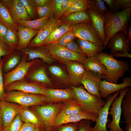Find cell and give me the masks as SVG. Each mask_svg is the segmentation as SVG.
<instances>
[{
    "instance_id": "obj_20",
    "label": "cell",
    "mask_w": 131,
    "mask_h": 131,
    "mask_svg": "<svg viewBox=\"0 0 131 131\" xmlns=\"http://www.w3.org/2000/svg\"><path fill=\"white\" fill-rule=\"evenodd\" d=\"M123 82L117 84L110 82L104 79L101 81L99 92L102 98H105L112 93L131 86V78L126 77L123 80Z\"/></svg>"
},
{
    "instance_id": "obj_14",
    "label": "cell",
    "mask_w": 131,
    "mask_h": 131,
    "mask_svg": "<svg viewBox=\"0 0 131 131\" xmlns=\"http://www.w3.org/2000/svg\"><path fill=\"white\" fill-rule=\"evenodd\" d=\"M98 115L83 112L79 114L68 115L58 114L53 122L52 127H56L68 123H77L84 119L96 122Z\"/></svg>"
},
{
    "instance_id": "obj_54",
    "label": "cell",
    "mask_w": 131,
    "mask_h": 131,
    "mask_svg": "<svg viewBox=\"0 0 131 131\" xmlns=\"http://www.w3.org/2000/svg\"><path fill=\"white\" fill-rule=\"evenodd\" d=\"M113 57H125L131 58V54L127 51L122 53H117L112 55Z\"/></svg>"
},
{
    "instance_id": "obj_16",
    "label": "cell",
    "mask_w": 131,
    "mask_h": 131,
    "mask_svg": "<svg viewBox=\"0 0 131 131\" xmlns=\"http://www.w3.org/2000/svg\"><path fill=\"white\" fill-rule=\"evenodd\" d=\"M107 48L111 50L110 54L112 55L117 53L130 51V45L126 40V35L123 31L119 32L114 35L110 39L107 44Z\"/></svg>"
},
{
    "instance_id": "obj_55",
    "label": "cell",
    "mask_w": 131,
    "mask_h": 131,
    "mask_svg": "<svg viewBox=\"0 0 131 131\" xmlns=\"http://www.w3.org/2000/svg\"><path fill=\"white\" fill-rule=\"evenodd\" d=\"M104 2H106L109 6L111 10L115 9V0H103Z\"/></svg>"
},
{
    "instance_id": "obj_28",
    "label": "cell",
    "mask_w": 131,
    "mask_h": 131,
    "mask_svg": "<svg viewBox=\"0 0 131 131\" xmlns=\"http://www.w3.org/2000/svg\"><path fill=\"white\" fill-rule=\"evenodd\" d=\"M72 29L70 24H64L55 29L42 43L43 46L48 44L56 42L66 32Z\"/></svg>"
},
{
    "instance_id": "obj_60",
    "label": "cell",
    "mask_w": 131,
    "mask_h": 131,
    "mask_svg": "<svg viewBox=\"0 0 131 131\" xmlns=\"http://www.w3.org/2000/svg\"><path fill=\"white\" fill-rule=\"evenodd\" d=\"M51 128H49L47 129H46L44 128L43 131H51Z\"/></svg>"
},
{
    "instance_id": "obj_24",
    "label": "cell",
    "mask_w": 131,
    "mask_h": 131,
    "mask_svg": "<svg viewBox=\"0 0 131 131\" xmlns=\"http://www.w3.org/2000/svg\"><path fill=\"white\" fill-rule=\"evenodd\" d=\"M60 20L64 24L68 23L72 25L82 23L91 22L90 18L87 10L71 13L62 16Z\"/></svg>"
},
{
    "instance_id": "obj_62",
    "label": "cell",
    "mask_w": 131,
    "mask_h": 131,
    "mask_svg": "<svg viewBox=\"0 0 131 131\" xmlns=\"http://www.w3.org/2000/svg\"><path fill=\"white\" fill-rule=\"evenodd\" d=\"M1 61L0 60V64H1Z\"/></svg>"
},
{
    "instance_id": "obj_48",
    "label": "cell",
    "mask_w": 131,
    "mask_h": 131,
    "mask_svg": "<svg viewBox=\"0 0 131 131\" xmlns=\"http://www.w3.org/2000/svg\"><path fill=\"white\" fill-rule=\"evenodd\" d=\"M12 50L3 41L0 40V60L2 57L9 54Z\"/></svg>"
},
{
    "instance_id": "obj_35",
    "label": "cell",
    "mask_w": 131,
    "mask_h": 131,
    "mask_svg": "<svg viewBox=\"0 0 131 131\" xmlns=\"http://www.w3.org/2000/svg\"><path fill=\"white\" fill-rule=\"evenodd\" d=\"M25 9L31 20L38 19L37 13V7L34 0H19Z\"/></svg>"
},
{
    "instance_id": "obj_19",
    "label": "cell",
    "mask_w": 131,
    "mask_h": 131,
    "mask_svg": "<svg viewBox=\"0 0 131 131\" xmlns=\"http://www.w3.org/2000/svg\"><path fill=\"white\" fill-rule=\"evenodd\" d=\"M69 75L70 83L77 86L80 82L86 69L83 64L76 61H68L64 62Z\"/></svg>"
},
{
    "instance_id": "obj_38",
    "label": "cell",
    "mask_w": 131,
    "mask_h": 131,
    "mask_svg": "<svg viewBox=\"0 0 131 131\" xmlns=\"http://www.w3.org/2000/svg\"><path fill=\"white\" fill-rule=\"evenodd\" d=\"M53 8L51 2L48 4L41 7H37L36 13L38 18L44 17L51 18L54 16Z\"/></svg>"
},
{
    "instance_id": "obj_40",
    "label": "cell",
    "mask_w": 131,
    "mask_h": 131,
    "mask_svg": "<svg viewBox=\"0 0 131 131\" xmlns=\"http://www.w3.org/2000/svg\"><path fill=\"white\" fill-rule=\"evenodd\" d=\"M76 38L71 29L66 32L56 42L62 46L65 47L68 43L74 40Z\"/></svg>"
},
{
    "instance_id": "obj_31",
    "label": "cell",
    "mask_w": 131,
    "mask_h": 131,
    "mask_svg": "<svg viewBox=\"0 0 131 131\" xmlns=\"http://www.w3.org/2000/svg\"><path fill=\"white\" fill-rule=\"evenodd\" d=\"M51 18L44 17L29 20H20L17 24L18 25L25 26L39 31L49 21Z\"/></svg>"
},
{
    "instance_id": "obj_17",
    "label": "cell",
    "mask_w": 131,
    "mask_h": 131,
    "mask_svg": "<svg viewBox=\"0 0 131 131\" xmlns=\"http://www.w3.org/2000/svg\"><path fill=\"white\" fill-rule=\"evenodd\" d=\"M45 88L35 84L22 81L14 82L4 87V89L8 91H19L26 93L44 95H45Z\"/></svg>"
},
{
    "instance_id": "obj_36",
    "label": "cell",
    "mask_w": 131,
    "mask_h": 131,
    "mask_svg": "<svg viewBox=\"0 0 131 131\" xmlns=\"http://www.w3.org/2000/svg\"><path fill=\"white\" fill-rule=\"evenodd\" d=\"M3 41L12 50L16 45L18 46V38L17 33L8 28Z\"/></svg>"
},
{
    "instance_id": "obj_12",
    "label": "cell",
    "mask_w": 131,
    "mask_h": 131,
    "mask_svg": "<svg viewBox=\"0 0 131 131\" xmlns=\"http://www.w3.org/2000/svg\"><path fill=\"white\" fill-rule=\"evenodd\" d=\"M119 93L120 91H117L113 95H110L106 98L105 104L98 112L96 124L93 127V131H107V125L109 109L113 101Z\"/></svg>"
},
{
    "instance_id": "obj_45",
    "label": "cell",
    "mask_w": 131,
    "mask_h": 131,
    "mask_svg": "<svg viewBox=\"0 0 131 131\" xmlns=\"http://www.w3.org/2000/svg\"><path fill=\"white\" fill-rule=\"evenodd\" d=\"M91 121L84 119L79 122V126L77 131H93V127L91 126Z\"/></svg>"
},
{
    "instance_id": "obj_18",
    "label": "cell",
    "mask_w": 131,
    "mask_h": 131,
    "mask_svg": "<svg viewBox=\"0 0 131 131\" xmlns=\"http://www.w3.org/2000/svg\"><path fill=\"white\" fill-rule=\"evenodd\" d=\"M45 93L51 102L76 100L74 92L71 88L59 89L45 88Z\"/></svg>"
},
{
    "instance_id": "obj_42",
    "label": "cell",
    "mask_w": 131,
    "mask_h": 131,
    "mask_svg": "<svg viewBox=\"0 0 131 131\" xmlns=\"http://www.w3.org/2000/svg\"><path fill=\"white\" fill-rule=\"evenodd\" d=\"M23 124L19 114L12 120L5 131H19Z\"/></svg>"
},
{
    "instance_id": "obj_27",
    "label": "cell",
    "mask_w": 131,
    "mask_h": 131,
    "mask_svg": "<svg viewBox=\"0 0 131 131\" xmlns=\"http://www.w3.org/2000/svg\"><path fill=\"white\" fill-rule=\"evenodd\" d=\"M19 114L22 121L25 123L32 124L39 127L43 126L35 113L27 107L21 106Z\"/></svg>"
},
{
    "instance_id": "obj_46",
    "label": "cell",
    "mask_w": 131,
    "mask_h": 131,
    "mask_svg": "<svg viewBox=\"0 0 131 131\" xmlns=\"http://www.w3.org/2000/svg\"><path fill=\"white\" fill-rule=\"evenodd\" d=\"M115 9L120 8L125 9L131 7V0H115Z\"/></svg>"
},
{
    "instance_id": "obj_33",
    "label": "cell",
    "mask_w": 131,
    "mask_h": 131,
    "mask_svg": "<svg viewBox=\"0 0 131 131\" xmlns=\"http://www.w3.org/2000/svg\"><path fill=\"white\" fill-rule=\"evenodd\" d=\"M28 79L42 83L50 84L52 82L47 75L45 69L41 67L37 69L29 76Z\"/></svg>"
},
{
    "instance_id": "obj_1",
    "label": "cell",
    "mask_w": 131,
    "mask_h": 131,
    "mask_svg": "<svg viewBox=\"0 0 131 131\" xmlns=\"http://www.w3.org/2000/svg\"><path fill=\"white\" fill-rule=\"evenodd\" d=\"M131 13V7L112 13L107 10L105 13L104 33L105 39L103 43L104 49L111 38L118 32L123 31L127 38V31Z\"/></svg>"
},
{
    "instance_id": "obj_6",
    "label": "cell",
    "mask_w": 131,
    "mask_h": 131,
    "mask_svg": "<svg viewBox=\"0 0 131 131\" xmlns=\"http://www.w3.org/2000/svg\"><path fill=\"white\" fill-rule=\"evenodd\" d=\"M62 105L61 103H49L36 106L34 109L35 113L45 128L52 127Z\"/></svg>"
},
{
    "instance_id": "obj_7",
    "label": "cell",
    "mask_w": 131,
    "mask_h": 131,
    "mask_svg": "<svg viewBox=\"0 0 131 131\" xmlns=\"http://www.w3.org/2000/svg\"><path fill=\"white\" fill-rule=\"evenodd\" d=\"M130 89L127 87L120 90L119 97L116 98L111 104L108 114V115H111L112 120L107 125V128L109 129V131H125L120 125L122 112L121 104L125 95Z\"/></svg>"
},
{
    "instance_id": "obj_8",
    "label": "cell",
    "mask_w": 131,
    "mask_h": 131,
    "mask_svg": "<svg viewBox=\"0 0 131 131\" xmlns=\"http://www.w3.org/2000/svg\"><path fill=\"white\" fill-rule=\"evenodd\" d=\"M72 29L77 38L96 43L103 48V43L91 22L82 23L73 25Z\"/></svg>"
},
{
    "instance_id": "obj_41",
    "label": "cell",
    "mask_w": 131,
    "mask_h": 131,
    "mask_svg": "<svg viewBox=\"0 0 131 131\" xmlns=\"http://www.w3.org/2000/svg\"><path fill=\"white\" fill-rule=\"evenodd\" d=\"M80 122L64 124L56 127H52L51 131H77Z\"/></svg>"
},
{
    "instance_id": "obj_25",
    "label": "cell",
    "mask_w": 131,
    "mask_h": 131,
    "mask_svg": "<svg viewBox=\"0 0 131 131\" xmlns=\"http://www.w3.org/2000/svg\"><path fill=\"white\" fill-rule=\"evenodd\" d=\"M78 46L87 58L96 56L104 48L99 45L90 41L77 38Z\"/></svg>"
},
{
    "instance_id": "obj_23",
    "label": "cell",
    "mask_w": 131,
    "mask_h": 131,
    "mask_svg": "<svg viewBox=\"0 0 131 131\" xmlns=\"http://www.w3.org/2000/svg\"><path fill=\"white\" fill-rule=\"evenodd\" d=\"M87 11L90 18L93 26L98 33L103 43L105 39L104 33L105 22V16L90 8H88Z\"/></svg>"
},
{
    "instance_id": "obj_11",
    "label": "cell",
    "mask_w": 131,
    "mask_h": 131,
    "mask_svg": "<svg viewBox=\"0 0 131 131\" xmlns=\"http://www.w3.org/2000/svg\"><path fill=\"white\" fill-rule=\"evenodd\" d=\"M103 75L86 70L80 83L90 93L102 98L99 92L100 84Z\"/></svg>"
},
{
    "instance_id": "obj_34",
    "label": "cell",
    "mask_w": 131,
    "mask_h": 131,
    "mask_svg": "<svg viewBox=\"0 0 131 131\" xmlns=\"http://www.w3.org/2000/svg\"><path fill=\"white\" fill-rule=\"evenodd\" d=\"M49 69L54 76L62 82L67 83H70L69 76L60 67L53 65L49 66Z\"/></svg>"
},
{
    "instance_id": "obj_43",
    "label": "cell",
    "mask_w": 131,
    "mask_h": 131,
    "mask_svg": "<svg viewBox=\"0 0 131 131\" xmlns=\"http://www.w3.org/2000/svg\"><path fill=\"white\" fill-rule=\"evenodd\" d=\"M63 0H52L53 15L55 18L59 19L61 17L62 3Z\"/></svg>"
},
{
    "instance_id": "obj_5",
    "label": "cell",
    "mask_w": 131,
    "mask_h": 131,
    "mask_svg": "<svg viewBox=\"0 0 131 131\" xmlns=\"http://www.w3.org/2000/svg\"><path fill=\"white\" fill-rule=\"evenodd\" d=\"M43 46L49 52L53 59L63 63L72 61L83 64L87 58L84 54L72 52L56 42L50 43Z\"/></svg>"
},
{
    "instance_id": "obj_2",
    "label": "cell",
    "mask_w": 131,
    "mask_h": 131,
    "mask_svg": "<svg viewBox=\"0 0 131 131\" xmlns=\"http://www.w3.org/2000/svg\"><path fill=\"white\" fill-rule=\"evenodd\" d=\"M96 56L106 67L103 77L104 79L108 82L116 83L129 69L127 62L117 60L110 54L101 52Z\"/></svg>"
},
{
    "instance_id": "obj_4",
    "label": "cell",
    "mask_w": 131,
    "mask_h": 131,
    "mask_svg": "<svg viewBox=\"0 0 131 131\" xmlns=\"http://www.w3.org/2000/svg\"><path fill=\"white\" fill-rule=\"evenodd\" d=\"M2 100L15 103L25 107L41 105L51 102L49 98L45 95L17 90L5 93Z\"/></svg>"
},
{
    "instance_id": "obj_13",
    "label": "cell",
    "mask_w": 131,
    "mask_h": 131,
    "mask_svg": "<svg viewBox=\"0 0 131 131\" xmlns=\"http://www.w3.org/2000/svg\"><path fill=\"white\" fill-rule=\"evenodd\" d=\"M0 0L6 7L16 24L20 20H31L25 9L19 0Z\"/></svg>"
},
{
    "instance_id": "obj_63",
    "label": "cell",
    "mask_w": 131,
    "mask_h": 131,
    "mask_svg": "<svg viewBox=\"0 0 131 131\" xmlns=\"http://www.w3.org/2000/svg\"></svg>"
},
{
    "instance_id": "obj_10",
    "label": "cell",
    "mask_w": 131,
    "mask_h": 131,
    "mask_svg": "<svg viewBox=\"0 0 131 131\" xmlns=\"http://www.w3.org/2000/svg\"><path fill=\"white\" fill-rule=\"evenodd\" d=\"M64 24L60 19L51 18L49 21L39 31L36 35L31 41L27 48L41 47L42 45L51 33L57 28Z\"/></svg>"
},
{
    "instance_id": "obj_57",
    "label": "cell",
    "mask_w": 131,
    "mask_h": 131,
    "mask_svg": "<svg viewBox=\"0 0 131 131\" xmlns=\"http://www.w3.org/2000/svg\"><path fill=\"white\" fill-rule=\"evenodd\" d=\"M0 129L3 131V122L1 117L0 109Z\"/></svg>"
},
{
    "instance_id": "obj_26",
    "label": "cell",
    "mask_w": 131,
    "mask_h": 131,
    "mask_svg": "<svg viewBox=\"0 0 131 131\" xmlns=\"http://www.w3.org/2000/svg\"><path fill=\"white\" fill-rule=\"evenodd\" d=\"M86 70L103 75L106 70L105 65L97 56L87 58L83 63Z\"/></svg>"
},
{
    "instance_id": "obj_32",
    "label": "cell",
    "mask_w": 131,
    "mask_h": 131,
    "mask_svg": "<svg viewBox=\"0 0 131 131\" xmlns=\"http://www.w3.org/2000/svg\"><path fill=\"white\" fill-rule=\"evenodd\" d=\"M122 102L121 107L126 123H131V89L125 95Z\"/></svg>"
},
{
    "instance_id": "obj_30",
    "label": "cell",
    "mask_w": 131,
    "mask_h": 131,
    "mask_svg": "<svg viewBox=\"0 0 131 131\" xmlns=\"http://www.w3.org/2000/svg\"><path fill=\"white\" fill-rule=\"evenodd\" d=\"M58 114L68 115L76 114L83 112L81 105L76 100L64 102ZM57 114V115H58Z\"/></svg>"
},
{
    "instance_id": "obj_44",
    "label": "cell",
    "mask_w": 131,
    "mask_h": 131,
    "mask_svg": "<svg viewBox=\"0 0 131 131\" xmlns=\"http://www.w3.org/2000/svg\"><path fill=\"white\" fill-rule=\"evenodd\" d=\"M20 59V57L18 55H16L12 56L6 64L4 67V70L7 71L13 68L18 64Z\"/></svg>"
},
{
    "instance_id": "obj_3",
    "label": "cell",
    "mask_w": 131,
    "mask_h": 131,
    "mask_svg": "<svg viewBox=\"0 0 131 131\" xmlns=\"http://www.w3.org/2000/svg\"><path fill=\"white\" fill-rule=\"evenodd\" d=\"M74 91L76 100L81 106L84 112L98 115L104 105L106 101L102 98L92 95L81 86H71Z\"/></svg>"
},
{
    "instance_id": "obj_59",
    "label": "cell",
    "mask_w": 131,
    "mask_h": 131,
    "mask_svg": "<svg viewBox=\"0 0 131 131\" xmlns=\"http://www.w3.org/2000/svg\"><path fill=\"white\" fill-rule=\"evenodd\" d=\"M44 128L43 126L39 127L34 131H43Z\"/></svg>"
},
{
    "instance_id": "obj_56",
    "label": "cell",
    "mask_w": 131,
    "mask_h": 131,
    "mask_svg": "<svg viewBox=\"0 0 131 131\" xmlns=\"http://www.w3.org/2000/svg\"><path fill=\"white\" fill-rule=\"evenodd\" d=\"M126 40L130 45L131 44V26H130L127 28V31Z\"/></svg>"
},
{
    "instance_id": "obj_58",
    "label": "cell",
    "mask_w": 131,
    "mask_h": 131,
    "mask_svg": "<svg viewBox=\"0 0 131 131\" xmlns=\"http://www.w3.org/2000/svg\"><path fill=\"white\" fill-rule=\"evenodd\" d=\"M125 130L126 131H131V123H126Z\"/></svg>"
},
{
    "instance_id": "obj_9",
    "label": "cell",
    "mask_w": 131,
    "mask_h": 131,
    "mask_svg": "<svg viewBox=\"0 0 131 131\" xmlns=\"http://www.w3.org/2000/svg\"><path fill=\"white\" fill-rule=\"evenodd\" d=\"M24 55L18 65L14 70L4 75L3 80L4 88L13 82L22 81L30 68L37 62V61L35 60L27 61L28 56Z\"/></svg>"
},
{
    "instance_id": "obj_29",
    "label": "cell",
    "mask_w": 131,
    "mask_h": 131,
    "mask_svg": "<svg viewBox=\"0 0 131 131\" xmlns=\"http://www.w3.org/2000/svg\"><path fill=\"white\" fill-rule=\"evenodd\" d=\"M0 21L8 28L17 33L18 26L11 17L6 7L0 0Z\"/></svg>"
},
{
    "instance_id": "obj_51",
    "label": "cell",
    "mask_w": 131,
    "mask_h": 131,
    "mask_svg": "<svg viewBox=\"0 0 131 131\" xmlns=\"http://www.w3.org/2000/svg\"><path fill=\"white\" fill-rule=\"evenodd\" d=\"M39 127L32 124L24 123L19 131H34Z\"/></svg>"
},
{
    "instance_id": "obj_53",
    "label": "cell",
    "mask_w": 131,
    "mask_h": 131,
    "mask_svg": "<svg viewBox=\"0 0 131 131\" xmlns=\"http://www.w3.org/2000/svg\"><path fill=\"white\" fill-rule=\"evenodd\" d=\"M51 0H34L37 7L46 6L49 4Z\"/></svg>"
},
{
    "instance_id": "obj_21",
    "label": "cell",
    "mask_w": 131,
    "mask_h": 131,
    "mask_svg": "<svg viewBox=\"0 0 131 131\" xmlns=\"http://www.w3.org/2000/svg\"><path fill=\"white\" fill-rule=\"evenodd\" d=\"M17 34L18 38L17 49L20 50L27 48L31 40L39 31L22 26L18 25Z\"/></svg>"
},
{
    "instance_id": "obj_39",
    "label": "cell",
    "mask_w": 131,
    "mask_h": 131,
    "mask_svg": "<svg viewBox=\"0 0 131 131\" xmlns=\"http://www.w3.org/2000/svg\"><path fill=\"white\" fill-rule=\"evenodd\" d=\"M88 8L93 10L104 16L105 12L107 10L104 2L102 0H89Z\"/></svg>"
},
{
    "instance_id": "obj_47",
    "label": "cell",
    "mask_w": 131,
    "mask_h": 131,
    "mask_svg": "<svg viewBox=\"0 0 131 131\" xmlns=\"http://www.w3.org/2000/svg\"><path fill=\"white\" fill-rule=\"evenodd\" d=\"M65 47L73 52L79 54H84L74 40L68 43Z\"/></svg>"
},
{
    "instance_id": "obj_50",
    "label": "cell",
    "mask_w": 131,
    "mask_h": 131,
    "mask_svg": "<svg viewBox=\"0 0 131 131\" xmlns=\"http://www.w3.org/2000/svg\"><path fill=\"white\" fill-rule=\"evenodd\" d=\"M74 0H63L62 3L61 17L69 9Z\"/></svg>"
},
{
    "instance_id": "obj_15",
    "label": "cell",
    "mask_w": 131,
    "mask_h": 131,
    "mask_svg": "<svg viewBox=\"0 0 131 131\" xmlns=\"http://www.w3.org/2000/svg\"><path fill=\"white\" fill-rule=\"evenodd\" d=\"M21 106L4 100H0V107L3 124V131H5L15 117L20 113Z\"/></svg>"
},
{
    "instance_id": "obj_49",
    "label": "cell",
    "mask_w": 131,
    "mask_h": 131,
    "mask_svg": "<svg viewBox=\"0 0 131 131\" xmlns=\"http://www.w3.org/2000/svg\"><path fill=\"white\" fill-rule=\"evenodd\" d=\"M3 61H1L0 65V100H2L3 99L5 93L4 91V80L2 73V66Z\"/></svg>"
},
{
    "instance_id": "obj_37",
    "label": "cell",
    "mask_w": 131,
    "mask_h": 131,
    "mask_svg": "<svg viewBox=\"0 0 131 131\" xmlns=\"http://www.w3.org/2000/svg\"><path fill=\"white\" fill-rule=\"evenodd\" d=\"M89 0H74L70 8L63 16L73 12L87 10L89 8Z\"/></svg>"
},
{
    "instance_id": "obj_52",
    "label": "cell",
    "mask_w": 131,
    "mask_h": 131,
    "mask_svg": "<svg viewBox=\"0 0 131 131\" xmlns=\"http://www.w3.org/2000/svg\"><path fill=\"white\" fill-rule=\"evenodd\" d=\"M8 28L5 25L0 21V40L3 41L4 39L7 32Z\"/></svg>"
},
{
    "instance_id": "obj_22",
    "label": "cell",
    "mask_w": 131,
    "mask_h": 131,
    "mask_svg": "<svg viewBox=\"0 0 131 131\" xmlns=\"http://www.w3.org/2000/svg\"><path fill=\"white\" fill-rule=\"evenodd\" d=\"M34 49L33 48H26L21 50L24 54L28 56L27 60L32 61L37 58H40L45 62L50 64L53 61L49 52L43 47Z\"/></svg>"
},
{
    "instance_id": "obj_61",
    "label": "cell",
    "mask_w": 131,
    "mask_h": 131,
    "mask_svg": "<svg viewBox=\"0 0 131 131\" xmlns=\"http://www.w3.org/2000/svg\"><path fill=\"white\" fill-rule=\"evenodd\" d=\"M0 131H3L1 129H0Z\"/></svg>"
}]
</instances>
